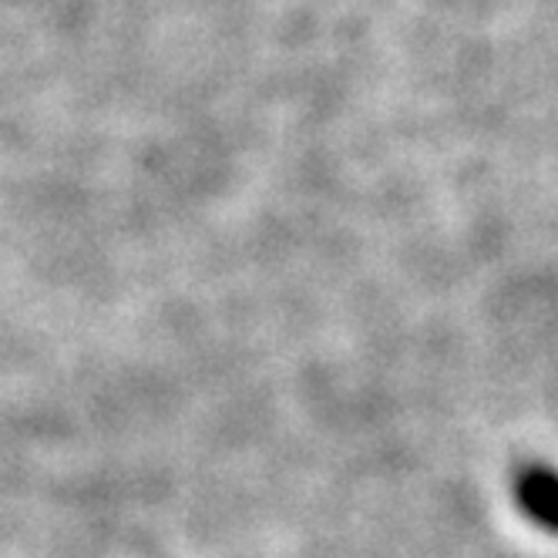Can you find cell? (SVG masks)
Instances as JSON below:
<instances>
[{"label": "cell", "instance_id": "obj_1", "mask_svg": "<svg viewBox=\"0 0 558 558\" xmlns=\"http://www.w3.org/2000/svg\"><path fill=\"white\" fill-rule=\"evenodd\" d=\"M511 501L525 522L551 538H558V468L545 461H529L511 477Z\"/></svg>", "mask_w": 558, "mask_h": 558}]
</instances>
